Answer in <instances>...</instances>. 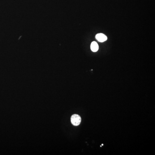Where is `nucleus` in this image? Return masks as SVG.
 I'll use <instances>...</instances> for the list:
<instances>
[{
  "instance_id": "obj_1",
  "label": "nucleus",
  "mask_w": 155,
  "mask_h": 155,
  "mask_svg": "<svg viewBox=\"0 0 155 155\" xmlns=\"http://www.w3.org/2000/svg\"><path fill=\"white\" fill-rule=\"evenodd\" d=\"M71 121L73 126H78L81 122V118L79 115L74 114L71 116Z\"/></svg>"
},
{
  "instance_id": "obj_2",
  "label": "nucleus",
  "mask_w": 155,
  "mask_h": 155,
  "mask_svg": "<svg viewBox=\"0 0 155 155\" xmlns=\"http://www.w3.org/2000/svg\"><path fill=\"white\" fill-rule=\"evenodd\" d=\"M96 38L97 40L99 42H105L107 40V37L102 33L98 34L96 35Z\"/></svg>"
},
{
  "instance_id": "obj_3",
  "label": "nucleus",
  "mask_w": 155,
  "mask_h": 155,
  "mask_svg": "<svg viewBox=\"0 0 155 155\" xmlns=\"http://www.w3.org/2000/svg\"><path fill=\"white\" fill-rule=\"evenodd\" d=\"M91 48L93 52H97L99 49V46L98 43L95 42H93L91 43Z\"/></svg>"
}]
</instances>
